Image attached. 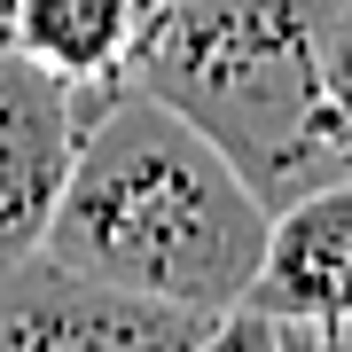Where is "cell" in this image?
Masks as SVG:
<instances>
[{
	"instance_id": "52a82bcc",
	"label": "cell",
	"mask_w": 352,
	"mask_h": 352,
	"mask_svg": "<svg viewBox=\"0 0 352 352\" xmlns=\"http://www.w3.org/2000/svg\"><path fill=\"white\" fill-rule=\"evenodd\" d=\"M321 133H329V157L337 173H352V16L329 47V110H321Z\"/></svg>"
},
{
	"instance_id": "5b68a950",
	"label": "cell",
	"mask_w": 352,
	"mask_h": 352,
	"mask_svg": "<svg viewBox=\"0 0 352 352\" xmlns=\"http://www.w3.org/2000/svg\"><path fill=\"white\" fill-rule=\"evenodd\" d=\"M212 344V321L149 305L63 266L39 243L24 258H0V352H188Z\"/></svg>"
},
{
	"instance_id": "6da1fadb",
	"label": "cell",
	"mask_w": 352,
	"mask_h": 352,
	"mask_svg": "<svg viewBox=\"0 0 352 352\" xmlns=\"http://www.w3.org/2000/svg\"><path fill=\"white\" fill-rule=\"evenodd\" d=\"M266 227L274 204L212 133L188 126L173 102L118 87L87 126L71 188L47 219V251L110 289L212 321L219 337V321L258 282Z\"/></svg>"
},
{
	"instance_id": "7a4b0ae2",
	"label": "cell",
	"mask_w": 352,
	"mask_h": 352,
	"mask_svg": "<svg viewBox=\"0 0 352 352\" xmlns=\"http://www.w3.org/2000/svg\"><path fill=\"white\" fill-rule=\"evenodd\" d=\"M352 0H149L126 87L204 126L266 204L337 180L321 110Z\"/></svg>"
},
{
	"instance_id": "ba28073f",
	"label": "cell",
	"mask_w": 352,
	"mask_h": 352,
	"mask_svg": "<svg viewBox=\"0 0 352 352\" xmlns=\"http://www.w3.org/2000/svg\"><path fill=\"white\" fill-rule=\"evenodd\" d=\"M344 352H352V337H344Z\"/></svg>"
},
{
	"instance_id": "277c9868",
	"label": "cell",
	"mask_w": 352,
	"mask_h": 352,
	"mask_svg": "<svg viewBox=\"0 0 352 352\" xmlns=\"http://www.w3.org/2000/svg\"><path fill=\"white\" fill-rule=\"evenodd\" d=\"M110 94L118 87H78L39 55H24L16 39H0V258H24L47 243L87 126Z\"/></svg>"
},
{
	"instance_id": "3957f363",
	"label": "cell",
	"mask_w": 352,
	"mask_h": 352,
	"mask_svg": "<svg viewBox=\"0 0 352 352\" xmlns=\"http://www.w3.org/2000/svg\"><path fill=\"white\" fill-rule=\"evenodd\" d=\"M352 337V173L314 180L305 196L274 204L258 282L219 321L212 352H344Z\"/></svg>"
},
{
	"instance_id": "8992f818",
	"label": "cell",
	"mask_w": 352,
	"mask_h": 352,
	"mask_svg": "<svg viewBox=\"0 0 352 352\" xmlns=\"http://www.w3.org/2000/svg\"><path fill=\"white\" fill-rule=\"evenodd\" d=\"M149 0H0V39H16L78 87H126Z\"/></svg>"
}]
</instances>
